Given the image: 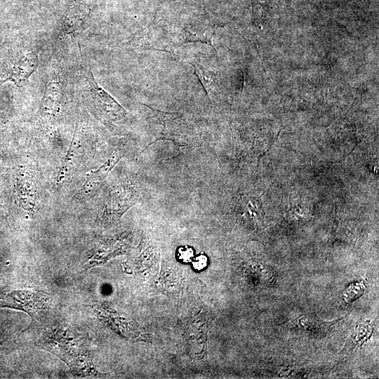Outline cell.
<instances>
[{"label": "cell", "instance_id": "obj_1", "mask_svg": "<svg viewBox=\"0 0 379 379\" xmlns=\"http://www.w3.org/2000/svg\"><path fill=\"white\" fill-rule=\"evenodd\" d=\"M151 109L157 123L161 127L158 140H168L178 150L189 151L201 146L202 134L200 126L192 117L181 113L161 111L144 105ZM149 144V145H150Z\"/></svg>", "mask_w": 379, "mask_h": 379}, {"label": "cell", "instance_id": "obj_2", "mask_svg": "<svg viewBox=\"0 0 379 379\" xmlns=\"http://www.w3.org/2000/svg\"><path fill=\"white\" fill-rule=\"evenodd\" d=\"M39 343L43 349L58 356L77 373L88 375L91 371L92 362L80 335L57 328L45 334Z\"/></svg>", "mask_w": 379, "mask_h": 379}, {"label": "cell", "instance_id": "obj_3", "mask_svg": "<svg viewBox=\"0 0 379 379\" xmlns=\"http://www.w3.org/2000/svg\"><path fill=\"white\" fill-rule=\"evenodd\" d=\"M38 65L37 54L32 50H7L0 56V86L6 82L25 86Z\"/></svg>", "mask_w": 379, "mask_h": 379}, {"label": "cell", "instance_id": "obj_4", "mask_svg": "<svg viewBox=\"0 0 379 379\" xmlns=\"http://www.w3.org/2000/svg\"><path fill=\"white\" fill-rule=\"evenodd\" d=\"M0 307L17 309L27 312L32 319L31 326L47 313L49 298L41 291H13L0 297Z\"/></svg>", "mask_w": 379, "mask_h": 379}, {"label": "cell", "instance_id": "obj_5", "mask_svg": "<svg viewBox=\"0 0 379 379\" xmlns=\"http://www.w3.org/2000/svg\"><path fill=\"white\" fill-rule=\"evenodd\" d=\"M139 201V192L130 185H119L112 189L99 215V222L109 225L119 220Z\"/></svg>", "mask_w": 379, "mask_h": 379}, {"label": "cell", "instance_id": "obj_6", "mask_svg": "<svg viewBox=\"0 0 379 379\" xmlns=\"http://www.w3.org/2000/svg\"><path fill=\"white\" fill-rule=\"evenodd\" d=\"M88 83V91L95 107L108 121H116L123 119L127 114L124 107L95 79L91 69L84 67Z\"/></svg>", "mask_w": 379, "mask_h": 379}, {"label": "cell", "instance_id": "obj_7", "mask_svg": "<svg viewBox=\"0 0 379 379\" xmlns=\"http://www.w3.org/2000/svg\"><path fill=\"white\" fill-rule=\"evenodd\" d=\"M98 0H71L60 22V28L66 34H74L85 30L90 22L91 13Z\"/></svg>", "mask_w": 379, "mask_h": 379}, {"label": "cell", "instance_id": "obj_8", "mask_svg": "<svg viewBox=\"0 0 379 379\" xmlns=\"http://www.w3.org/2000/svg\"><path fill=\"white\" fill-rule=\"evenodd\" d=\"M82 139L81 131L77 124L70 146L58 171V183L62 182L75 169L81 155Z\"/></svg>", "mask_w": 379, "mask_h": 379}, {"label": "cell", "instance_id": "obj_9", "mask_svg": "<svg viewBox=\"0 0 379 379\" xmlns=\"http://www.w3.org/2000/svg\"><path fill=\"white\" fill-rule=\"evenodd\" d=\"M62 86L59 81H52L46 84L40 105L41 115L51 118L59 115L62 105Z\"/></svg>", "mask_w": 379, "mask_h": 379}, {"label": "cell", "instance_id": "obj_10", "mask_svg": "<svg viewBox=\"0 0 379 379\" xmlns=\"http://www.w3.org/2000/svg\"><path fill=\"white\" fill-rule=\"evenodd\" d=\"M121 157V155L119 152H114L104 164L88 175L81 187L79 194L81 197L88 195L99 187L118 163Z\"/></svg>", "mask_w": 379, "mask_h": 379}, {"label": "cell", "instance_id": "obj_11", "mask_svg": "<svg viewBox=\"0 0 379 379\" xmlns=\"http://www.w3.org/2000/svg\"><path fill=\"white\" fill-rule=\"evenodd\" d=\"M18 194L23 208L27 211L33 212L36 205L37 187L36 182L31 175L25 174L19 178Z\"/></svg>", "mask_w": 379, "mask_h": 379}, {"label": "cell", "instance_id": "obj_12", "mask_svg": "<svg viewBox=\"0 0 379 379\" xmlns=\"http://www.w3.org/2000/svg\"><path fill=\"white\" fill-rule=\"evenodd\" d=\"M213 34V29L211 27H208L207 25H187L182 28L180 31L181 44L199 41L206 44L213 48L212 44Z\"/></svg>", "mask_w": 379, "mask_h": 379}, {"label": "cell", "instance_id": "obj_13", "mask_svg": "<svg viewBox=\"0 0 379 379\" xmlns=\"http://www.w3.org/2000/svg\"><path fill=\"white\" fill-rule=\"evenodd\" d=\"M178 255L180 259L182 260L185 262H187L191 261L194 255V252L191 248L180 247L178 249Z\"/></svg>", "mask_w": 379, "mask_h": 379}, {"label": "cell", "instance_id": "obj_14", "mask_svg": "<svg viewBox=\"0 0 379 379\" xmlns=\"http://www.w3.org/2000/svg\"><path fill=\"white\" fill-rule=\"evenodd\" d=\"M206 264L207 258L204 255H200L194 259L193 262V267L196 270H202L206 266Z\"/></svg>", "mask_w": 379, "mask_h": 379}]
</instances>
